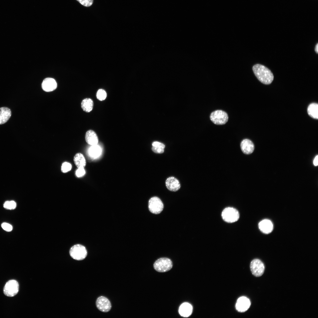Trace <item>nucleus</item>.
Wrapping results in <instances>:
<instances>
[{"instance_id": "obj_1", "label": "nucleus", "mask_w": 318, "mask_h": 318, "mask_svg": "<svg viewBox=\"0 0 318 318\" xmlns=\"http://www.w3.org/2000/svg\"><path fill=\"white\" fill-rule=\"evenodd\" d=\"M252 69L256 76L262 83L269 85L273 81L274 78L273 73L264 66L256 64L253 66Z\"/></svg>"}, {"instance_id": "obj_2", "label": "nucleus", "mask_w": 318, "mask_h": 318, "mask_svg": "<svg viewBox=\"0 0 318 318\" xmlns=\"http://www.w3.org/2000/svg\"><path fill=\"white\" fill-rule=\"evenodd\" d=\"M69 254L74 259L80 261L86 257L87 255V251L84 246L77 244L73 246L71 248Z\"/></svg>"}, {"instance_id": "obj_3", "label": "nucleus", "mask_w": 318, "mask_h": 318, "mask_svg": "<svg viewBox=\"0 0 318 318\" xmlns=\"http://www.w3.org/2000/svg\"><path fill=\"white\" fill-rule=\"evenodd\" d=\"M153 266L156 271L164 272L170 270L172 268L173 263L170 259L167 258H161L155 262Z\"/></svg>"}, {"instance_id": "obj_4", "label": "nucleus", "mask_w": 318, "mask_h": 318, "mask_svg": "<svg viewBox=\"0 0 318 318\" xmlns=\"http://www.w3.org/2000/svg\"><path fill=\"white\" fill-rule=\"evenodd\" d=\"M221 215L223 219L229 223L237 221L239 217L238 211L235 208L230 207L225 208L222 212Z\"/></svg>"}, {"instance_id": "obj_5", "label": "nucleus", "mask_w": 318, "mask_h": 318, "mask_svg": "<svg viewBox=\"0 0 318 318\" xmlns=\"http://www.w3.org/2000/svg\"><path fill=\"white\" fill-rule=\"evenodd\" d=\"M210 118L212 122L215 124L222 125L227 122L228 116L226 112L222 110H218L211 113Z\"/></svg>"}, {"instance_id": "obj_6", "label": "nucleus", "mask_w": 318, "mask_h": 318, "mask_svg": "<svg viewBox=\"0 0 318 318\" xmlns=\"http://www.w3.org/2000/svg\"><path fill=\"white\" fill-rule=\"evenodd\" d=\"M19 286V284L16 281L14 280H10L6 283L4 287V293L8 297L14 296L18 292Z\"/></svg>"}, {"instance_id": "obj_7", "label": "nucleus", "mask_w": 318, "mask_h": 318, "mask_svg": "<svg viewBox=\"0 0 318 318\" xmlns=\"http://www.w3.org/2000/svg\"><path fill=\"white\" fill-rule=\"evenodd\" d=\"M164 207L163 203L158 197L154 196L151 198L148 202V208L150 211L155 214L160 213Z\"/></svg>"}, {"instance_id": "obj_8", "label": "nucleus", "mask_w": 318, "mask_h": 318, "mask_svg": "<svg viewBox=\"0 0 318 318\" xmlns=\"http://www.w3.org/2000/svg\"><path fill=\"white\" fill-rule=\"evenodd\" d=\"M250 267L252 274L256 277L262 275L265 268L263 262L258 259H254L251 261Z\"/></svg>"}, {"instance_id": "obj_9", "label": "nucleus", "mask_w": 318, "mask_h": 318, "mask_svg": "<svg viewBox=\"0 0 318 318\" xmlns=\"http://www.w3.org/2000/svg\"><path fill=\"white\" fill-rule=\"evenodd\" d=\"M96 304L97 309L100 311L107 312L111 308V305L110 300L106 297L100 296L97 299Z\"/></svg>"}, {"instance_id": "obj_10", "label": "nucleus", "mask_w": 318, "mask_h": 318, "mask_svg": "<svg viewBox=\"0 0 318 318\" xmlns=\"http://www.w3.org/2000/svg\"><path fill=\"white\" fill-rule=\"evenodd\" d=\"M251 302L249 299L245 297H239L237 300L236 304V308L237 310L241 312H243L247 311L249 308Z\"/></svg>"}, {"instance_id": "obj_11", "label": "nucleus", "mask_w": 318, "mask_h": 318, "mask_svg": "<svg viewBox=\"0 0 318 318\" xmlns=\"http://www.w3.org/2000/svg\"><path fill=\"white\" fill-rule=\"evenodd\" d=\"M57 83L55 80L51 78H47L43 81L42 87L44 91L50 92L54 91L57 87Z\"/></svg>"}, {"instance_id": "obj_12", "label": "nucleus", "mask_w": 318, "mask_h": 318, "mask_svg": "<svg viewBox=\"0 0 318 318\" xmlns=\"http://www.w3.org/2000/svg\"><path fill=\"white\" fill-rule=\"evenodd\" d=\"M165 185L169 190L172 191H176L180 187L179 180L173 176L169 177L165 181Z\"/></svg>"}, {"instance_id": "obj_13", "label": "nucleus", "mask_w": 318, "mask_h": 318, "mask_svg": "<svg viewBox=\"0 0 318 318\" xmlns=\"http://www.w3.org/2000/svg\"><path fill=\"white\" fill-rule=\"evenodd\" d=\"M241 148L242 152L246 154L252 153L254 149V143L250 140L246 139L241 142Z\"/></svg>"}, {"instance_id": "obj_14", "label": "nucleus", "mask_w": 318, "mask_h": 318, "mask_svg": "<svg viewBox=\"0 0 318 318\" xmlns=\"http://www.w3.org/2000/svg\"><path fill=\"white\" fill-rule=\"evenodd\" d=\"M273 226L272 222L267 219L262 220L259 224V229L263 233H265L271 232L273 230Z\"/></svg>"}, {"instance_id": "obj_15", "label": "nucleus", "mask_w": 318, "mask_h": 318, "mask_svg": "<svg viewBox=\"0 0 318 318\" xmlns=\"http://www.w3.org/2000/svg\"><path fill=\"white\" fill-rule=\"evenodd\" d=\"M85 140L87 144L92 146L97 145L98 142V138L97 134L92 130H89L86 132Z\"/></svg>"}, {"instance_id": "obj_16", "label": "nucleus", "mask_w": 318, "mask_h": 318, "mask_svg": "<svg viewBox=\"0 0 318 318\" xmlns=\"http://www.w3.org/2000/svg\"><path fill=\"white\" fill-rule=\"evenodd\" d=\"M193 307L192 305L187 302L183 303L180 306L179 312L180 315L184 317H188L192 314Z\"/></svg>"}, {"instance_id": "obj_17", "label": "nucleus", "mask_w": 318, "mask_h": 318, "mask_svg": "<svg viewBox=\"0 0 318 318\" xmlns=\"http://www.w3.org/2000/svg\"><path fill=\"white\" fill-rule=\"evenodd\" d=\"M11 114L9 108L6 107L0 108V125L6 122L10 117Z\"/></svg>"}, {"instance_id": "obj_18", "label": "nucleus", "mask_w": 318, "mask_h": 318, "mask_svg": "<svg viewBox=\"0 0 318 318\" xmlns=\"http://www.w3.org/2000/svg\"><path fill=\"white\" fill-rule=\"evenodd\" d=\"M74 163L78 168H84L86 165V161L83 155L81 153H77L73 158Z\"/></svg>"}, {"instance_id": "obj_19", "label": "nucleus", "mask_w": 318, "mask_h": 318, "mask_svg": "<svg viewBox=\"0 0 318 318\" xmlns=\"http://www.w3.org/2000/svg\"><path fill=\"white\" fill-rule=\"evenodd\" d=\"M308 115L312 117L318 119V105L316 103H312L308 106L307 110Z\"/></svg>"}, {"instance_id": "obj_20", "label": "nucleus", "mask_w": 318, "mask_h": 318, "mask_svg": "<svg viewBox=\"0 0 318 318\" xmlns=\"http://www.w3.org/2000/svg\"><path fill=\"white\" fill-rule=\"evenodd\" d=\"M81 106L83 110L87 112H90L92 110L93 102L90 98L84 99L81 103Z\"/></svg>"}, {"instance_id": "obj_21", "label": "nucleus", "mask_w": 318, "mask_h": 318, "mask_svg": "<svg viewBox=\"0 0 318 318\" xmlns=\"http://www.w3.org/2000/svg\"><path fill=\"white\" fill-rule=\"evenodd\" d=\"M152 150L154 153H162L164 152L165 145L160 142L155 141L152 144Z\"/></svg>"}, {"instance_id": "obj_22", "label": "nucleus", "mask_w": 318, "mask_h": 318, "mask_svg": "<svg viewBox=\"0 0 318 318\" xmlns=\"http://www.w3.org/2000/svg\"><path fill=\"white\" fill-rule=\"evenodd\" d=\"M101 152V149L97 145L92 146L89 150L90 155L94 157H96L99 156Z\"/></svg>"}, {"instance_id": "obj_23", "label": "nucleus", "mask_w": 318, "mask_h": 318, "mask_svg": "<svg viewBox=\"0 0 318 318\" xmlns=\"http://www.w3.org/2000/svg\"><path fill=\"white\" fill-rule=\"evenodd\" d=\"M16 203L14 201H6L3 205L4 207L6 209L12 210L14 209L16 207Z\"/></svg>"}, {"instance_id": "obj_24", "label": "nucleus", "mask_w": 318, "mask_h": 318, "mask_svg": "<svg viewBox=\"0 0 318 318\" xmlns=\"http://www.w3.org/2000/svg\"><path fill=\"white\" fill-rule=\"evenodd\" d=\"M96 96L97 99L100 101H102L105 100L107 96V94L106 92L103 90L99 89L97 91Z\"/></svg>"}, {"instance_id": "obj_25", "label": "nucleus", "mask_w": 318, "mask_h": 318, "mask_svg": "<svg viewBox=\"0 0 318 318\" xmlns=\"http://www.w3.org/2000/svg\"><path fill=\"white\" fill-rule=\"evenodd\" d=\"M71 168V165L69 163L65 162L62 164L61 171L63 173H66L70 170Z\"/></svg>"}, {"instance_id": "obj_26", "label": "nucleus", "mask_w": 318, "mask_h": 318, "mask_svg": "<svg viewBox=\"0 0 318 318\" xmlns=\"http://www.w3.org/2000/svg\"><path fill=\"white\" fill-rule=\"evenodd\" d=\"M83 6L89 7L91 6L93 4V0H77Z\"/></svg>"}, {"instance_id": "obj_27", "label": "nucleus", "mask_w": 318, "mask_h": 318, "mask_svg": "<svg viewBox=\"0 0 318 318\" xmlns=\"http://www.w3.org/2000/svg\"><path fill=\"white\" fill-rule=\"evenodd\" d=\"M2 228L6 231L9 232L12 229V227L11 225L7 223H4L1 224Z\"/></svg>"}, {"instance_id": "obj_28", "label": "nucleus", "mask_w": 318, "mask_h": 318, "mask_svg": "<svg viewBox=\"0 0 318 318\" xmlns=\"http://www.w3.org/2000/svg\"><path fill=\"white\" fill-rule=\"evenodd\" d=\"M85 173V170L84 168H78L76 172V174L78 177H80L83 176Z\"/></svg>"}, {"instance_id": "obj_29", "label": "nucleus", "mask_w": 318, "mask_h": 318, "mask_svg": "<svg viewBox=\"0 0 318 318\" xmlns=\"http://www.w3.org/2000/svg\"><path fill=\"white\" fill-rule=\"evenodd\" d=\"M318 155H317L314 159L313 164L315 166H317L318 165Z\"/></svg>"}, {"instance_id": "obj_30", "label": "nucleus", "mask_w": 318, "mask_h": 318, "mask_svg": "<svg viewBox=\"0 0 318 318\" xmlns=\"http://www.w3.org/2000/svg\"><path fill=\"white\" fill-rule=\"evenodd\" d=\"M315 51L316 52L317 54L318 53V43H317L315 46Z\"/></svg>"}]
</instances>
